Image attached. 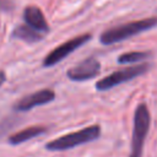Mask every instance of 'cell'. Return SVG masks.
I'll return each mask as SVG.
<instances>
[{
  "label": "cell",
  "instance_id": "6",
  "mask_svg": "<svg viewBox=\"0 0 157 157\" xmlns=\"http://www.w3.org/2000/svg\"><path fill=\"white\" fill-rule=\"evenodd\" d=\"M101 71V64L94 58H88L67 70L66 75L72 81H87L96 77Z\"/></svg>",
  "mask_w": 157,
  "mask_h": 157
},
{
  "label": "cell",
  "instance_id": "12",
  "mask_svg": "<svg viewBox=\"0 0 157 157\" xmlns=\"http://www.w3.org/2000/svg\"><path fill=\"white\" fill-rule=\"evenodd\" d=\"M12 9V2L9 0H0V10L2 11H9Z\"/></svg>",
  "mask_w": 157,
  "mask_h": 157
},
{
  "label": "cell",
  "instance_id": "3",
  "mask_svg": "<svg viewBox=\"0 0 157 157\" xmlns=\"http://www.w3.org/2000/svg\"><path fill=\"white\" fill-rule=\"evenodd\" d=\"M150 112L145 103H140L134 114V128L131 137V153L130 157H141L144 144L150 129Z\"/></svg>",
  "mask_w": 157,
  "mask_h": 157
},
{
  "label": "cell",
  "instance_id": "13",
  "mask_svg": "<svg viewBox=\"0 0 157 157\" xmlns=\"http://www.w3.org/2000/svg\"><path fill=\"white\" fill-rule=\"evenodd\" d=\"M5 80H6V75H5V72H4V71H0V86L5 82Z\"/></svg>",
  "mask_w": 157,
  "mask_h": 157
},
{
  "label": "cell",
  "instance_id": "14",
  "mask_svg": "<svg viewBox=\"0 0 157 157\" xmlns=\"http://www.w3.org/2000/svg\"><path fill=\"white\" fill-rule=\"evenodd\" d=\"M129 157H130V156H129Z\"/></svg>",
  "mask_w": 157,
  "mask_h": 157
},
{
  "label": "cell",
  "instance_id": "7",
  "mask_svg": "<svg viewBox=\"0 0 157 157\" xmlns=\"http://www.w3.org/2000/svg\"><path fill=\"white\" fill-rule=\"evenodd\" d=\"M54 98H55V92L53 90L44 88V90H39L34 93H31L28 96L22 97L15 104L13 108L18 112H27V110H31L34 107L50 103L52 101H54Z\"/></svg>",
  "mask_w": 157,
  "mask_h": 157
},
{
  "label": "cell",
  "instance_id": "8",
  "mask_svg": "<svg viewBox=\"0 0 157 157\" xmlns=\"http://www.w3.org/2000/svg\"><path fill=\"white\" fill-rule=\"evenodd\" d=\"M23 18H25V22L31 26L32 28L37 29L38 32H42V33H45L49 31V26H48V22L42 12V10L34 5H29L23 11Z\"/></svg>",
  "mask_w": 157,
  "mask_h": 157
},
{
  "label": "cell",
  "instance_id": "9",
  "mask_svg": "<svg viewBox=\"0 0 157 157\" xmlns=\"http://www.w3.org/2000/svg\"><path fill=\"white\" fill-rule=\"evenodd\" d=\"M47 129L44 126H29L27 129H23L9 137V144L11 145H20L22 142H26L40 134H44Z\"/></svg>",
  "mask_w": 157,
  "mask_h": 157
},
{
  "label": "cell",
  "instance_id": "1",
  "mask_svg": "<svg viewBox=\"0 0 157 157\" xmlns=\"http://www.w3.org/2000/svg\"><path fill=\"white\" fill-rule=\"evenodd\" d=\"M156 26H157V17H148L139 21H132V22L124 23V25L107 29L101 34L99 40L102 44H105V45L114 44V43L125 40L130 37H134L141 32L148 31Z\"/></svg>",
  "mask_w": 157,
  "mask_h": 157
},
{
  "label": "cell",
  "instance_id": "4",
  "mask_svg": "<svg viewBox=\"0 0 157 157\" xmlns=\"http://www.w3.org/2000/svg\"><path fill=\"white\" fill-rule=\"evenodd\" d=\"M151 65L150 64H140V65H135V66H130L123 70H118L112 72L110 75L101 78L99 81L96 82V88L98 91H107L110 90L120 83L128 82L145 72H147L150 70Z\"/></svg>",
  "mask_w": 157,
  "mask_h": 157
},
{
  "label": "cell",
  "instance_id": "5",
  "mask_svg": "<svg viewBox=\"0 0 157 157\" xmlns=\"http://www.w3.org/2000/svg\"><path fill=\"white\" fill-rule=\"evenodd\" d=\"M91 39V34H81L78 37H75L63 44H60L59 47H56L55 49H53L43 60V66L45 67H50L55 64H58L59 61H61L64 58H66L69 54H71L72 52H75L77 48H80L81 45H83L85 43H87Z\"/></svg>",
  "mask_w": 157,
  "mask_h": 157
},
{
  "label": "cell",
  "instance_id": "2",
  "mask_svg": "<svg viewBox=\"0 0 157 157\" xmlns=\"http://www.w3.org/2000/svg\"><path fill=\"white\" fill-rule=\"evenodd\" d=\"M99 135H101L99 125H91L78 131L66 134L64 136H60L55 140L47 142L45 148L48 151H64V150H69V148L87 144L90 141L97 140Z\"/></svg>",
  "mask_w": 157,
  "mask_h": 157
},
{
  "label": "cell",
  "instance_id": "11",
  "mask_svg": "<svg viewBox=\"0 0 157 157\" xmlns=\"http://www.w3.org/2000/svg\"><path fill=\"white\" fill-rule=\"evenodd\" d=\"M151 56L150 52H129L125 54H121L118 56L119 64H134L142 60H146Z\"/></svg>",
  "mask_w": 157,
  "mask_h": 157
},
{
  "label": "cell",
  "instance_id": "10",
  "mask_svg": "<svg viewBox=\"0 0 157 157\" xmlns=\"http://www.w3.org/2000/svg\"><path fill=\"white\" fill-rule=\"evenodd\" d=\"M12 36H13L15 38H18V39L25 40V42H28V43L38 42V40H40V39L43 38L42 32H38L37 29L32 28V27L28 26L27 23L16 27V28L13 29Z\"/></svg>",
  "mask_w": 157,
  "mask_h": 157
}]
</instances>
